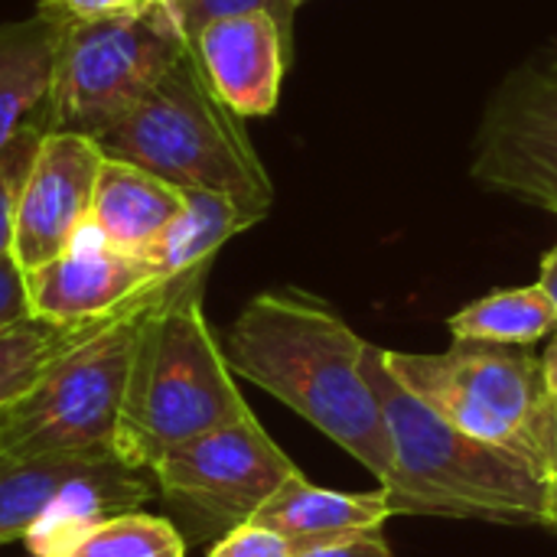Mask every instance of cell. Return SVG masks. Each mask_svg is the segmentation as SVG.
<instances>
[{
    "instance_id": "obj_15",
    "label": "cell",
    "mask_w": 557,
    "mask_h": 557,
    "mask_svg": "<svg viewBox=\"0 0 557 557\" xmlns=\"http://www.w3.org/2000/svg\"><path fill=\"white\" fill-rule=\"evenodd\" d=\"M180 209L183 186H173L137 163L104 157L95 183L91 228L108 245L144 258L163 228L180 215Z\"/></svg>"
},
{
    "instance_id": "obj_17",
    "label": "cell",
    "mask_w": 557,
    "mask_h": 557,
    "mask_svg": "<svg viewBox=\"0 0 557 557\" xmlns=\"http://www.w3.org/2000/svg\"><path fill=\"white\" fill-rule=\"evenodd\" d=\"M447 330L454 339L532 349L535 343L557 333V310L539 284L509 287V290H493L457 310L447 320Z\"/></svg>"
},
{
    "instance_id": "obj_12",
    "label": "cell",
    "mask_w": 557,
    "mask_h": 557,
    "mask_svg": "<svg viewBox=\"0 0 557 557\" xmlns=\"http://www.w3.org/2000/svg\"><path fill=\"white\" fill-rule=\"evenodd\" d=\"M193 49L209 85L235 114L264 117L277 108L294 42L271 13L251 10L212 20L193 39Z\"/></svg>"
},
{
    "instance_id": "obj_14",
    "label": "cell",
    "mask_w": 557,
    "mask_h": 557,
    "mask_svg": "<svg viewBox=\"0 0 557 557\" xmlns=\"http://www.w3.org/2000/svg\"><path fill=\"white\" fill-rule=\"evenodd\" d=\"M65 20L39 0L33 16L0 23V150L26 127H42Z\"/></svg>"
},
{
    "instance_id": "obj_25",
    "label": "cell",
    "mask_w": 557,
    "mask_h": 557,
    "mask_svg": "<svg viewBox=\"0 0 557 557\" xmlns=\"http://www.w3.org/2000/svg\"><path fill=\"white\" fill-rule=\"evenodd\" d=\"M140 3L147 0H49V7L62 13L65 20H104V16L137 10Z\"/></svg>"
},
{
    "instance_id": "obj_29",
    "label": "cell",
    "mask_w": 557,
    "mask_h": 557,
    "mask_svg": "<svg viewBox=\"0 0 557 557\" xmlns=\"http://www.w3.org/2000/svg\"><path fill=\"white\" fill-rule=\"evenodd\" d=\"M290 3H294V7H297V10H300V7H307V3H310V0H290Z\"/></svg>"
},
{
    "instance_id": "obj_2",
    "label": "cell",
    "mask_w": 557,
    "mask_h": 557,
    "mask_svg": "<svg viewBox=\"0 0 557 557\" xmlns=\"http://www.w3.org/2000/svg\"><path fill=\"white\" fill-rule=\"evenodd\" d=\"M362 375L392 441V473L382 483L392 516L545 525V473L539 463L447 424L392 375L385 349L372 343L362 349Z\"/></svg>"
},
{
    "instance_id": "obj_28",
    "label": "cell",
    "mask_w": 557,
    "mask_h": 557,
    "mask_svg": "<svg viewBox=\"0 0 557 557\" xmlns=\"http://www.w3.org/2000/svg\"><path fill=\"white\" fill-rule=\"evenodd\" d=\"M539 287L548 294V300L555 304V310H557V242H555V248L542 258V277H539Z\"/></svg>"
},
{
    "instance_id": "obj_16",
    "label": "cell",
    "mask_w": 557,
    "mask_h": 557,
    "mask_svg": "<svg viewBox=\"0 0 557 557\" xmlns=\"http://www.w3.org/2000/svg\"><path fill=\"white\" fill-rule=\"evenodd\" d=\"M261 219V212L248 209L235 196L186 186L180 215L163 228V235L147 248L144 258L160 271V277L173 281L199 268H212L219 248Z\"/></svg>"
},
{
    "instance_id": "obj_10",
    "label": "cell",
    "mask_w": 557,
    "mask_h": 557,
    "mask_svg": "<svg viewBox=\"0 0 557 557\" xmlns=\"http://www.w3.org/2000/svg\"><path fill=\"white\" fill-rule=\"evenodd\" d=\"M98 137L75 131H46L26 170L10 258L16 268L36 271L55 255H62L88 225L95 183L104 163Z\"/></svg>"
},
{
    "instance_id": "obj_22",
    "label": "cell",
    "mask_w": 557,
    "mask_h": 557,
    "mask_svg": "<svg viewBox=\"0 0 557 557\" xmlns=\"http://www.w3.org/2000/svg\"><path fill=\"white\" fill-rule=\"evenodd\" d=\"M297 548L261 522H245L209 545L206 557H294Z\"/></svg>"
},
{
    "instance_id": "obj_27",
    "label": "cell",
    "mask_w": 557,
    "mask_h": 557,
    "mask_svg": "<svg viewBox=\"0 0 557 557\" xmlns=\"http://www.w3.org/2000/svg\"><path fill=\"white\" fill-rule=\"evenodd\" d=\"M542 379H545L548 398L557 401V333L548 336V349L542 352Z\"/></svg>"
},
{
    "instance_id": "obj_4",
    "label": "cell",
    "mask_w": 557,
    "mask_h": 557,
    "mask_svg": "<svg viewBox=\"0 0 557 557\" xmlns=\"http://www.w3.org/2000/svg\"><path fill=\"white\" fill-rule=\"evenodd\" d=\"M98 144L108 157L137 163L173 186L225 193L261 215L274 206V183L245 117L215 95L193 42Z\"/></svg>"
},
{
    "instance_id": "obj_8",
    "label": "cell",
    "mask_w": 557,
    "mask_h": 557,
    "mask_svg": "<svg viewBox=\"0 0 557 557\" xmlns=\"http://www.w3.org/2000/svg\"><path fill=\"white\" fill-rule=\"evenodd\" d=\"M297 473V463L271 441L255 411L166 450L150 467L166 519L186 545H212L251 522Z\"/></svg>"
},
{
    "instance_id": "obj_20",
    "label": "cell",
    "mask_w": 557,
    "mask_h": 557,
    "mask_svg": "<svg viewBox=\"0 0 557 557\" xmlns=\"http://www.w3.org/2000/svg\"><path fill=\"white\" fill-rule=\"evenodd\" d=\"M166 10L173 13V20L180 23L183 36L193 42L199 36V29L212 20H222V16H235V13H251V10H264L271 13L284 36L294 42V16H297V7L290 0H163Z\"/></svg>"
},
{
    "instance_id": "obj_5",
    "label": "cell",
    "mask_w": 557,
    "mask_h": 557,
    "mask_svg": "<svg viewBox=\"0 0 557 557\" xmlns=\"http://www.w3.org/2000/svg\"><path fill=\"white\" fill-rule=\"evenodd\" d=\"M163 287L108 317L0 414V467L36 457L114 454V428L137 333Z\"/></svg>"
},
{
    "instance_id": "obj_24",
    "label": "cell",
    "mask_w": 557,
    "mask_h": 557,
    "mask_svg": "<svg viewBox=\"0 0 557 557\" xmlns=\"http://www.w3.org/2000/svg\"><path fill=\"white\" fill-rule=\"evenodd\" d=\"M294 557H395L382 532H369V535H356L346 542H333V545H320V548H307L297 552Z\"/></svg>"
},
{
    "instance_id": "obj_23",
    "label": "cell",
    "mask_w": 557,
    "mask_h": 557,
    "mask_svg": "<svg viewBox=\"0 0 557 557\" xmlns=\"http://www.w3.org/2000/svg\"><path fill=\"white\" fill-rule=\"evenodd\" d=\"M29 317V297L23 271L13 258H0V330Z\"/></svg>"
},
{
    "instance_id": "obj_3",
    "label": "cell",
    "mask_w": 557,
    "mask_h": 557,
    "mask_svg": "<svg viewBox=\"0 0 557 557\" xmlns=\"http://www.w3.org/2000/svg\"><path fill=\"white\" fill-rule=\"evenodd\" d=\"M206 277L199 268L170 281L144 313L114 428V457L134 470L251 411L206 320Z\"/></svg>"
},
{
    "instance_id": "obj_21",
    "label": "cell",
    "mask_w": 557,
    "mask_h": 557,
    "mask_svg": "<svg viewBox=\"0 0 557 557\" xmlns=\"http://www.w3.org/2000/svg\"><path fill=\"white\" fill-rule=\"evenodd\" d=\"M46 131L39 124L26 127L16 134L3 150H0V258H10L13 248V222H16V199L26 180V170L33 163V153L39 147V137Z\"/></svg>"
},
{
    "instance_id": "obj_11",
    "label": "cell",
    "mask_w": 557,
    "mask_h": 557,
    "mask_svg": "<svg viewBox=\"0 0 557 557\" xmlns=\"http://www.w3.org/2000/svg\"><path fill=\"white\" fill-rule=\"evenodd\" d=\"M29 313L52 323H91L166 284L160 271L131 251L108 245L91 225L52 261L23 274Z\"/></svg>"
},
{
    "instance_id": "obj_9",
    "label": "cell",
    "mask_w": 557,
    "mask_h": 557,
    "mask_svg": "<svg viewBox=\"0 0 557 557\" xmlns=\"http://www.w3.org/2000/svg\"><path fill=\"white\" fill-rule=\"evenodd\" d=\"M157 493L150 470H134L114 454L36 457L0 467V548L26 539L46 557L78 529L140 509Z\"/></svg>"
},
{
    "instance_id": "obj_18",
    "label": "cell",
    "mask_w": 557,
    "mask_h": 557,
    "mask_svg": "<svg viewBox=\"0 0 557 557\" xmlns=\"http://www.w3.org/2000/svg\"><path fill=\"white\" fill-rule=\"evenodd\" d=\"M114 317V313H111ZM52 323L42 317H23L0 330V414L16 405L69 349L88 339L101 323Z\"/></svg>"
},
{
    "instance_id": "obj_26",
    "label": "cell",
    "mask_w": 557,
    "mask_h": 557,
    "mask_svg": "<svg viewBox=\"0 0 557 557\" xmlns=\"http://www.w3.org/2000/svg\"><path fill=\"white\" fill-rule=\"evenodd\" d=\"M545 529L557 532V401L548 414V431H545Z\"/></svg>"
},
{
    "instance_id": "obj_1",
    "label": "cell",
    "mask_w": 557,
    "mask_h": 557,
    "mask_svg": "<svg viewBox=\"0 0 557 557\" xmlns=\"http://www.w3.org/2000/svg\"><path fill=\"white\" fill-rule=\"evenodd\" d=\"M235 375L297 411L379 483L392 473V441L362 375L366 339L317 294L277 287L255 294L222 339Z\"/></svg>"
},
{
    "instance_id": "obj_6",
    "label": "cell",
    "mask_w": 557,
    "mask_h": 557,
    "mask_svg": "<svg viewBox=\"0 0 557 557\" xmlns=\"http://www.w3.org/2000/svg\"><path fill=\"white\" fill-rule=\"evenodd\" d=\"M186 46L189 39L163 0H147L104 20H65L42 131L101 137L157 85Z\"/></svg>"
},
{
    "instance_id": "obj_13",
    "label": "cell",
    "mask_w": 557,
    "mask_h": 557,
    "mask_svg": "<svg viewBox=\"0 0 557 557\" xmlns=\"http://www.w3.org/2000/svg\"><path fill=\"white\" fill-rule=\"evenodd\" d=\"M392 519L385 486L372 493H336L313 486L304 473L287 480L251 522L281 532L297 552L382 532Z\"/></svg>"
},
{
    "instance_id": "obj_7",
    "label": "cell",
    "mask_w": 557,
    "mask_h": 557,
    "mask_svg": "<svg viewBox=\"0 0 557 557\" xmlns=\"http://www.w3.org/2000/svg\"><path fill=\"white\" fill-rule=\"evenodd\" d=\"M392 375L463 434L542 467L552 398L525 346L454 339L444 352H388ZM545 473V470H542Z\"/></svg>"
},
{
    "instance_id": "obj_19",
    "label": "cell",
    "mask_w": 557,
    "mask_h": 557,
    "mask_svg": "<svg viewBox=\"0 0 557 557\" xmlns=\"http://www.w3.org/2000/svg\"><path fill=\"white\" fill-rule=\"evenodd\" d=\"M46 557H186V539L166 516L134 509L78 529Z\"/></svg>"
}]
</instances>
